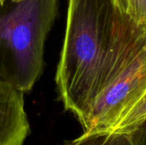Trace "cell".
<instances>
[{
    "label": "cell",
    "instance_id": "6da1fadb",
    "mask_svg": "<svg viewBox=\"0 0 146 145\" xmlns=\"http://www.w3.org/2000/svg\"><path fill=\"white\" fill-rule=\"evenodd\" d=\"M146 45V29L115 0H69L56 74L64 109L80 125L98 96Z\"/></svg>",
    "mask_w": 146,
    "mask_h": 145
},
{
    "label": "cell",
    "instance_id": "7a4b0ae2",
    "mask_svg": "<svg viewBox=\"0 0 146 145\" xmlns=\"http://www.w3.org/2000/svg\"><path fill=\"white\" fill-rule=\"evenodd\" d=\"M59 0H21L0 12V79L24 93L30 91L44 68L47 36Z\"/></svg>",
    "mask_w": 146,
    "mask_h": 145
},
{
    "label": "cell",
    "instance_id": "3957f363",
    "mask_svg": "<svg viewBox=\"0 0 146 145\" xmlns=\"http://www.w3.org/2000/svg\"><path fill=\"white\" fill-rule=\"evenodd\" d=\"M146 93V45L98 96L81 126L84 132L109 131Z\"/></svg>",
    "mask_w": 146,
    "mask_h": 145
},
{
    "label": "cell",
    "instance_id": "277c9868",
    "mask_svg": "<svg viewBox=\"0 0 146 145\" xmlns=\"http://www.w3.org/2000/svg\"><path fill=\"white\" fill-rule=\"evenodd\" d=\"M24 94L0 79V145H23L31 132Z\"/></svg>",
    "mask_w": 146,
    "mask_h": 145
},
{
    "label": "cell",
    "instance_id": "5b68a950",
    "mask_svg": "<svg viewBox=\"0 0 146 145\" xmlns=\"http://www.w3.org/2000/svg\"><path fill=\"white\" fill-rule=\"evenodd\" d=\"M62 145H137V144L133 131H100L83 132L80 137L67 141Z\"/></svg>",
    "mask_w": 146,
    "mask_h": 145
},
{
    "label": "cell",
    "instance_id": "8992f818",
    "mask_svg": "<svg viewBox=\"0 0 146 145\" xmlns=\"http://www.w3.org/2000/svg\"><path fill=\"white\" fill-rule=\"evenodd\" d=\"M146 117L145 95L121 118L109 132H128L135 128Z\"/></svg>",
    "mask_w": 146,
    "mask_h": 145
},
{
    "label": "cell",
    "instance_id": "52a82bcc",
    "mask_svg": "<svg viewBox=\"0 0 146 145\" xmlns=\"http://www.w3.org/2000/svg\"><path fill=\"white\" fill-rule=\"evenodd\" d=\"M120 10L137 26L146 29V0H115Z\"/></svg>",
    "mask_w": 146,
    "mask_h": 145
},
{
    "label": "cell",
    "instance_id": "ba28073f",
    "mask_svg": "<svg viewBox=\"0 0 146 145\" xmlns=\"http://www.w3.org/2000/svg\"><path fill=\"white\" fill-rule=\"evenodd\" d=\"M137 145H146V117L133 130Z\"/></svg>",
    "mask_w": 146,
    "mask_h": 145
},
{
    "label": "cell",
    "instance_id": "9c48e42d",
    "mask_svg": "<svg viewBox=\"0 0 146 145\" xmlns=\"http://www.w3.org/2000/svg\"><path fill=\"white\" fill-rule=\"evenodd\" d=\"M4 4H5V0H0V12H1Z\"/></svg>",
    "mask_w": 146,
    "mask_h": 145
},
{
    "label": "cell",
    "instance_id": "30bf717a",
    "mask_svg": "<svg viewBox=\"0 0 146 145\" xmlns=\"http://www.w3.org/2000/svg\"><path fill=\"white\" fill-rule=\"evenodd\" d=\"M10 2H13V3H16V2H20L21 0H9Z\"/></svg>",
    "mask_w": 146,
    "mask_h": 145
}]
</instances>
